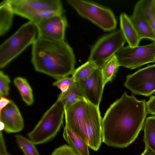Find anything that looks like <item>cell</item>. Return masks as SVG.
I'll list each match as a JSON object with an SVG mask.
<instances>
[{
  "label": "cell",
  "instance_id": "cell-1",
  "mask_svg": "<svg viewBox=\"0 0 155 155\" xmlns=\"http://www.w3.org/2000/svg\"><path fill=\"white\" fill-rule=\"evenodd\" d=\"M145 100L139 101L124 92L110 105L102 120L103 142L124 148L137 137L148 114Z\"/></svg>",
  "mask_w": 155,
  "mask_h": 155
},
{
  "label": "cell",
  "instance_id": "cell-2",
  "mask_svg": "<svg viewBox=\"0 0 155 155\" xmlns=\"http://www.w3.org/2000/svg\"><path fill=\"white\" fill-rule=\"evenodd\" d=\"M31 62L35 70L58 80L72 74L75 59L64 41L37 37L32 44Z\"/></svg>",
  "mask_w": 155,
  "mask_h": 155
},
{
  "label": "cell",
  "instance_id": "cell-3",
  "mask_svg": "<svg viewBox=\"0 0 155 155\" xmlns=\"http://www.w3.org/2000/svg\"><path fill=\"white\" fill-rule=\"evenodd\" d=\"M64 115V105L58 97L28 134L30 140L36 145L44 143L54 138L62 125Z\"/></svg>",
  "mask_w": 155,
  "mask_h": 155
},
{
  "label": "cell",
  "instance_id": "cell-4",
  "mask_svg": "<svg viewBox=\"0 0 155 155\" xmlns=\"http://www.w3.org/2000/svg\"><path fill=\"white\" fill-rule=\"evenodd\" d=\"M38 33L35 25L29 21L22 25L0 46V68H3L32 44Z\"/></svg>",
  "mask_w": 155,
  "mask_h": 155
},
{
  "label": "cell",
  "instance_id": "cell-5",
  "mask_svg": "<svg viewBox=\"0 0 155 155\" xmlns=\"http://www.w3.org/2000/svg\"><path fill=\"white\" fill-rule=\"evenodd\" d=\"M67 2L80 15L103 30L110 31L116 28V19L113 13L109 8L84 0H68Z\"/></svg>",
  "mask_w": 155,
  "mask_h": 155
},
{
  "label": "cell",
  "instance_id": "cell-6",
  "mask_svg": "<svg viewBox=\"0 0 155 155\" xmlns=\"http://www.w3.org/2000/svg\"><path fill=\"white\" fill-rule=\"evenodd\" d=\"M126 41L121 30L106 35L92 48L88 60L101 69L106 62L124 46Z\"/></svg>",
  "mask_w": 155,
  "mask_h": 155
},
{
  "label": "cell",
  "instance_id": "cell-7",
  "mask_svg": "<svg viewBox=\"0 0 155 155\" xmlns=\"http://www.w3.org/2000/svg\"><path fill=\"white\" fill-rule=\"evenodd\" d=\"M120 66L130 69L155 62V42L147 45L123 47L116 54Z\"/></svg>",
  "mask_w": 155,
  "mask_h": 155
},
{
  "label": "cell",
  "instance_id": "cell-8",
  "mask_svg": "<svg viewBox=\"0 0 155 155\" xmlns=\"http://www.w3.org/2000/svg\"><path fill=\"white\" fill-rule=\"evenodd\" d=\"M124 85L134 94L151 95L155 92V64L128 75Z\"/></svg>",
  "mask_w": 155,
  "mask_h": 155
},
{
  "label": "cell",
  "instance_id": "cell-9",
  "mask_svg": "<svg viewBox=\"0 0 155 155\" xmlns=\"http://www.w3.org/2000/svg\"><path fill=\"white\" fill-rule=\"evenodd\" d=\"M35 25L38 37L55 41H64L65 30L68 23L63 13L48 17Z\"/></svg>",
  "mask_w": 155,
  "mask_h": 155
},
{
  "label": "cell",
  "instance_id": "cell-10",
  "mask_svg": "<svg viewBox=\"0 0 155 155\" xmlns=\"http://www.w3.org/2000/svg\"><path fill=\"white\" fill-rule=\"evenodd\" d=\"M102 120L99 107L90 103L85 133L89 147L95 151L98 150L102 142Z\"/></svg>",
  "mask_w": 155,
  "mask_h": 155
},
{
  "label": "cell",
  "instance_id": "cell-11",
  "mask_svg": "<svg viewBox=\"0 0 155 155\" xmlns=\"http://www.w3.org/2000/svg\"><path fill=\"white\" fill-rule=\"evenodd\" d=\"M14 13L18 15L25 12H48L63 13L60 0H9Z\"/></svg>",
  "mask_w": 155,
  "mask_h": 155
},
{
  "label": "cell",
  "instance_id": "cell-12",
  "mask_svg": "<svg viewBox=\"0 0 155 155\" xmlns=\"http://www.w3.org/2000/svg\"><path fill=\"white\" fill-rule=\"evenodd\" d=\"M77 82L85 99L91 104L99 107L105 86L101 69L97 68L87 79Z\"/></svg>",
  "mask_w": 155,
  "mask_h": 155
},
{
  "label": "cell",
  "instance_id": "cell-13",
  "mask_svg": "<svg viewBox=\"0 0 155 155\" xmlns=\"http://www.w3.org/2000/svg\"><path fill=\"white\" fill-rule=\"evenodd\" d=\"M0 122L4 125L3 130L7 133L21 131L24 127V120L16 105L12 100L0 111Z\"/></svg>",
  "mask_w": 155,
  "mask_h": 155
},
{
  "label": "cell",
  "instance_id": "cell-14",
  "mask_svg": "<svg viewBox=\"0 0 155 155\" xmlns=\"http://www.w3.org/2000/svg\"><path fill=\"white\" fill-rule=\"evenodd\" d=\"M64 139L79 155H90L88 146L83 139L66 123L64 127Z\"/></svg>",
  "mask_w": 155,
  "mask_h": 155
},
{
  "label": "cell",
  "instance_id": "cell-15",
  "mask_svg": "<svg viewBox=\"0 0 155 155\" xmlns=\"http://www.w3.org/2000/svg\"><path fill=\"white\" fill-rule=\"evenodd\" d=\"M121 30L129 46H139L141 40L134 26L129 17L126 13H122L120 16Z\"/></svg>",
  "mask_w": 155,
  "mask_h": 155
},
{
  "label": "cell",
  "instance_id": "cell-16",
  "mask_svg": "<svg viewBox=\"0 0 155 155\" xmlns=\"http://www.w3.org/2000/svg\"><path fill=\"white\" fill-rule=\"evenodd\" d=\"M58 97L63 103L65 110L77 102L85 99L77 81H74L65 92L61 93Z\"/></svg>",
  "mask_w": 155,
  "mask_h": 155
},
{
  "label": "cell",
  "instance_id": "cell-17",
  "mask_svg": "<svg viewBox=\"0 0 155 155\" xmlns=\"http://www.w3.org/2000/svg\"><path fill=\"white\" fill-rule=\"evenodd\" d=\"M129 17L141 40L147 38L155 42V34L150 25L144 18L133 13Z\"/></svg>",
  "mask_w": 155,
  "mask_h": 155
},
{
  "label": "cell",
  "instance_id": "cell-18",
  "mask_svg": "<svg viewBox=\"0 0 155 155\" xmlns=\"http://www.w3.org/2000/svg\"><path fill=\"white\" fill-rule=\"evenodd\" d=\"M13 9L9 0H4L0 3V35H4L10 29L12 21Z\"/></svg>",
  "mask_w": 155,
  "mask_h": 155
},
{
  "label": "cell",
  "instance_id": "cell-19",
  "mask_svg": "<svg viewBox=\"0 0 155 155\" xmlns=\"http://www.w3.org/2000/svg\"><path fill=\"white\" fill-rule=\"evenodd\" d=\"M133 13L144 18L149 23L155 34V16L152 7V0H141L135 5Z\"/></svg>",
  "mask_w": 155,
  "mask_h": 155
},
{
  "label": "cell",
  "instance_id": "cell-20",
  "mask_svg": "<svg viewBox=\"0 0 155 155\" xmlns=\"http://www.w3.org/2000/svg\"><path fill=\"white\" fill-rule=\"evenodd\" d=\"M143 128L144 132L143 140L145 147L155 153V115L145 119Z\"/></svg>",
  "mask_w": 155,
  "mask_h": 155
},
{
  "label": "cell",
  "instance_id": "cell-21",
  "mask_svg": "<svg viewBox=\"0 0 155 155\" xmlns=\"http://www.w3.org/2000/svg\"><path fill=\"white\" fill-rule=\"evenodd\" d=\"M14 83L20 92L23 101L28 105H32L34 99L33 91L27 80L21 77H17Z\"/></svg>",
  "mask_w": 155,
  "mask_h": 155
},
{
  "label": "cell",
  "instance_id": "cell-22",
  "mask_svg": "<svg viewBox=\"0 0 155 155\" xmlns=\"http://www.w3.org/2000/svg\"><path fill=\"white\" fill-rule=\"evenodd\" d=\"M120 66L115 55H114L101 69L104 84L110 81L115 76Z\"/></svg>",
  "mask_w": 155,
  "mask_h": 155
},
{
  "label": "cell",
  "instance_id": "cell-23",
  "mask_svg": "<svg viewBox=\"0 0 155 155\" xmlns=\"http://www.w3.org/2000/svg\"><path fill=\"white\" fill-rule=\"evenodd\" d=\"M97 68L94 64L88 60L74 69L71 77L75 81L84 80L88 78Z\"/></svg>",
  "mask_w": 155,
  "mask_h": 155
},
{
  "label": "cell",
  "instance_id": "cell-24",
  "mask_svg": "<svg viewBox=\"0 0 155 155\" xmlns=\"http://www.w3.org/2000/svg\"><path fill=\"white\" fill-rule=\"evenodd\" d=\"M17 142L25 155H41L35 144L31 140L20 134L16 136Z\"/></svg>",
  "mask_w": 155,
  "mask_h": 155
},
{
  "label": "cell",
  "instance_id": "cell-25",
  "mask_svg": "<svg viewBox=\"0 0 155 155\" xmlns=\"http://www.w3.org/2000/svg\"><path fill=\"white\" fill-rule=\"evenodd\" d=\"M61 13L48 12H25L20 13L18 15L29 20L35 25L45 18L51 16Z\"/></svg>",
  "mask_w": 155,
  "mask_h": 155
},
{
  "label": "cell",
  "instance_id": "cell-26",
  "mask_svg": "<svg viewBox=\"0 0 155 155\" xmlns=\"http://www.w3.org/2000/svg\"><path fill=\"white\" fill-rule=\"evenodd\" d=\"M74 81L72 77L67 76L57 80L53 83L52 85L59 88L61 91V93H63L68 90Z\"/></svg>",
  "mask_w": 155,
  "mask_h": 155
},
{
  "label": "cell",
  "instance_id": "cell-27",
  "mask_svg": "<svg viewBox=\"0 0 155 155\" xmlns=\"http://www.w3.org/2000/svg\"><path fill=\"white\" fill-rule=\"evenodd\" d=\"M10 80L8 76L0 71V96H8L9 91V84Z\"/></svg>",
  "mask_w": 155,
  "mask_h": 155
},
{
  "label": "cell",
  "instance_id": "cell-28",
  "mask_svg": "<svg viewBox=\"0 0 155 155\" xmlns=\"http://www.w3.org/2000/svg\"><path fill=\"white\" fill-rule=\"evenodd\" d=\"M51 155H79L70 146L64 144L56 148Z\"/></svg>",
  "mask_w": 155,
  "mask_h": 155
},
{
  "label": "cell",
  "instance_id": "cell-29",
  "mask_svg": "<svg viewBox=\"0 0 155 155\" xmlns=\"http://www.w3.org/2000/svg\"><path fill=\"white\" fill-rule=\"evenodd\" d=\"M146 110L147 114L155 115V95L150 97L146 102Z\"/></svg>",
  "mask_w": 155,
  "mask_h": 155
},
{
  "label": "cell",
  "instance_id": "cell-30",
  "mask_svg": "<svg viewBox=\"0 0 155 155\" xmlns=\"http://www.w3.org/2000/svg\"><path fill=\"white\" fill-rule=\"evenodd\" d=\"M0 132V155H9L7 150L2 132Z\"/></svg>",
  "mask_w": 155,
  "mask_h": 155
},
{
  "label": "cell",
  "instance_id": "cell-31",
  "mask_svg": "<svg viewBox=\"0 0 155 155\" xmlns=\"http://www.w3.org/2000/svg\"><path fill=\"white\" fill-rule=\"evenodd\" d=\"M11 101V100L5 97H0V111L5 107Z\"/></svg>",
  "mask_w": 155,
  "mask_h": 155
},
{
  "label": "cell",
  "instance_id": "cell-32",
  "mask_svg": "<svg viewBox=\"0 0 155 155\" xmlns=\"http://www.w3.org/2000/svg\"><path fill=\"white\" fill-rule=\"evenodd\" d=\"M140 155H155V153L151 150L145 147L144 151Z\"/></svg>",
  "mask_w": 155,
  "mask_h": 155
},
{
  "label": "cell",
  "instance_id": "cell-33",
  "mask_svg": "<svg viewBox=\"0 0 155 155\" xmlns=\"http://www.w3.org/2000/svg\"><path fill=\"white\" fill-rule=\"evenodd\" d=\"M152 7L153 13L155 16V0H152Z\"/></svg>",
  "mask_w": 155,
  "mask_h": 155
},
{
  "label": "cell",
  "instance_id": "cell-34",
  "mask_svg": "<svg viewBox=\"0 0 155 155\" xmlns=\"http://www.w3.org/2000/svg\"><path fill=\"white\" fill-rule=\"evenodd\" d=\"M154 94H155V92H154Z\"/></svg>",
  "mask_w": 155,
  "mask_h": 155
}]
</instances>
